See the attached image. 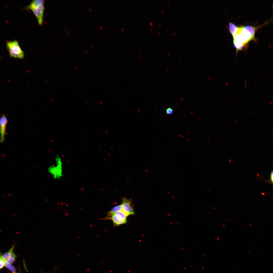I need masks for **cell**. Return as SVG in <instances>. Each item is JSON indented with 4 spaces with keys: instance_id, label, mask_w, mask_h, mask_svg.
<instances>
[{
    "instance_id": "obj_1",
    "label": "cell",
    "mask_w": 273,
    "mask_h": 273,
    "mask_svg": "<svg viewBox=\"0 0 273 273\" xmlns=\"http://www.w3.org/2000/svg\"><path fill=\"white\" fill-rule=\"evenodd\" d=\"M257 27L250 26L239 27L233 37V44L237 52L242 50L245 44L252 40H255V31Z\"/></svg>"
},
{
    "instance_id": "obj_2",
    "label": "cell",
    "mask_w": 273,
    "mask_h": 273,
    "mask_svg": "<svg viewBox=\"0 0 273 273\" xmlns=\"http://www.w3.org/2000/svg\"><path fill=\"white\" fill-rule=\"evenodd\" d=\"M47 172L54 180H59L63 178L64 174L63 162L59 155H56L54 162L48 166Z\"/></svg>"
},
{
    "instance_id": "obj_3",
    "label": "cell",
    "mask_w": 273,
    "mask_h": 273,
    "mask_svg": "<svg viewBox=\"0 0 273 273\" xmlns=\"http://www.w3.org/2000/svg\"><path fill=\"white\" fill-rule=\"evenodd\" d=\"M44 3V0H33L26 7L27 10L32 11L40 26L42 25L43 22Z\"/></svg>"
},
{
    "instance_id": "obj_4",
    "label": "cell",
    "mask_w": 273,
    "mask_h": 273,
    "mask_svg": "<svg viewBox=\"0 0 273 273\" xmlns=\"http://www.w3.org/2000/svg\"><path fill=\"white\" fill-rule=\"evenodd\" d=\"M6 48L11 57L20 59L24 58V53L21 48L18 41L17 39L7 41Z\"/></svg>"
},
{
    "instance_id": "obj_5",
    "label": "cell",
    "mask_w": 273,
    "mask_h": 273,
    "mask_svg": "<svg viewBox=\"0 0 273 273\" xmlns=\"http://www.w3.org/2000/svg\"><path fill=\"white\" fill-rule=\"evenodd\" d=\"M128 216L123 211L121 210L117 212L110 217L99 219L111 220L113 223L114 226H116L127 223V218Z\"/></svg>"
},
{
    "instance_id": "obj_6",
    "label": "cell",
    "mask_w": 273,
    "mask_h": 273,
    "mask_svg": "<svg viewBox=\"0 0 273 273\" xmlns=\"http://www.w3.org/2000/svg\"><path fill=\"white\" fill-rule=\"evenodd\" d=\"M121 205L122 211L128 216L134 214V212L131 198L123 197Z\"/></svg>"
},
{
    "instance_id": "obj_7",
    "label": "cell",
    "mask_w": 273,
    "mask_h": 273,
    "mask_svg": "<svg viewBox=\"0 0 273 273\" xmlns=\"http://www.w3.org/2000/svg\"><path fill=\"white\" fill-rule=\"evenodd\" d=\"M8 122L6 116L4 114L1 116L0 120V142L3 143L5 140L6 133V127Z\"/></svg>"
},
{
    "instance_id": "obj_8",
    "label": "cell",
    "mask_w": 273,
    "mask_h": 273,
    "mask_svg": "<svg viewBox=\"0 0 273 273\" xmlns=\"http://www.w3.org/2000/svg\"><path fill=\"white\" fill-rule=\"evenodd\" d=\"M14 245H13L9 251L6 252L2 255L3 258L6 261L12 264L15 261L16 256L13 252Z\"/></svg>"
},
{
    "instance_id": "obj_9",
    "label": "cell",
    "mask_w": 273,
    "mask_h": 273,
    "mask_svg": "<svg viewBox=\"0 0 273 273\" xmlns=\"http://www.w3.org/2000/svg\"><path fill=\"white\" fill-rule=\"evenodd\" d=\"M122 210V208L121 204L116 206L112 208L110 211L107 213L106 217H110L114 214L117 212Z\"/></svg>"
},
{
    "instance_id": "obj_10",
    "label": "cell",
    "mask_w": 273,
    "mask_h": 273,
    "mask_svg": "<svg viewBox=\"0 0 273 273\" xmlns=\"http://www.w3.org/2000/svg\"><path fill=\"white\" fill-rule=\"evenodd\" d=\"M229 25L230 32L233 37L238 30L239 27L231 22H229Z\"/></svg>"
},
{
    "instance_id": "obj_11",
    "label": "cell",
    "mask_w": 273,
    "mask_h": 273,
    "mask_svg": "<svg viewBox=\"0 0 273 273\" xmlns=\"http://www.w3.org/2000/svg\"><path fill=\"white\" fill-rule=\"evenodd\" d=\"M11 264L6 261L5 266L7 269L12 272V273L16 272V268L14 266L12 265Z\"/></svg>"
},
{
    "instance_id": "obj_12",
    "label": "cell",
    "mask_w": 273,
    "mask_h": 273,
    "mask_svg": "<svg viewBox=\"0 0 273 273\" xmlns=\"http://www.w3.org/2000/svg\"><path fill=\"white\" fill-rule=\"evenodd\" d=\"M6 261L3 259L1 255L0 257V268L2 269L5 266Z\"/></svg>"
},
{
    "instance_id": "obj_13",
    "label": "cell",
    "mask_w": 273,
    "mask_h": 273,
    "mask_svg": "<svg viewBox=\"0 0 273 273\" xmlns=\"http://www.w3.org/2000/svg\"><path fill=\"white\" fill-rule=\"evenodd\" d=\"M166 112L168 115H171L173 113V110L171 108L169 107L167 109Z\"/></svg>"
},
{
    "instance_id": "obj_14",
    "label": "cell",
    "mask_w": 273,
    "mask_h": 273,
    "mask_svg": "<svg viewBox=\"0 0 273 273\" xmlns=\"http://www.w3.org/2000/svg\"><path fill=\"white\" fill-rule=\"evenodd\" d=\"M271 181L273 183V171L271 172Z\"/></svg>"
},
{
    "instance_id": "obj_15",
    "label": "cell",
    "mask_w": 273,
    "mask_h": 273,
    "mask_svg": "<svg viewBox=\"0 0 273 273\" xmlns=\"http://www.w3.org/2000/svg\"><path fill=\"white\" fill-rule=\"evenodd\" d=\"M149 23H150V25L151 26V27H152V26H153V24H152V22H150Z\"/></svg>"
},
{
    "instance_id": "obj_16",
    "label": "cell",
    "mask_w": 273,
    "mask_h": 273,
    "mask_svg": "<svg viewBox=\"0 0 273 273\" xmlns=\"http://www.w3.org/2000/svg\"><path fill=\"white\" fill-rule=\"evenodd\" d=\"M158 26L160 28H161V27L160 25L159 24H158Z\"/></svg>"
},
{
    "instance_id": "obj_17",
    "label": "cell",
    "mask_w": 273,
    "mask_h": 273,
    "mask_svg": "<svg viewBox=\"0 0 273 273\" xmlns=\"http://www.w3.org/2000/svg\"><path fill=\"white\" fill-rule=\"evenodd\" d=\"M65 32H66V33H67V34H69V32H68V31H66V30H65Z\"/></svg>"
},
{
    "instance_id": "obj_18",
    "label": "cell",
    "mask_w": 273,
    "mask_h": 273,
    "mask_svg": "<svg viewBox=\"0 0 273 273\" xmlns=\"http://www.w3.org/2000/svg\"><path fill=\"white\" fill-rule=\"evenodd\" d=\"M21 273V272H20V271H19V272H13V273Z\"/></svg>"
},
{
    "instance_id": "obj_19",
    "label": "cell",
    "mask_w": 273,
    "mask_h": 273,
    "mask_svg": "<svg viewBox=\"0 0 273 273\" xmlns=\"http://www.w3.org/2000/svg\"><path fill=\"white\" fill-rule=\"evenodd\" d=\"M85 52H86V53H88V52H87V50H85Z\"/></svg>"
},
{
    "instance_id": "obj_20",
    "label": "cell",
    "mask_w": 273,
    "mask_h": 273,
    "mask_svg": "<svg viewBox=\"0 0 273 273\" xmlns=\"http://www.w3.org/2000/svg\"><path fill=\"white\" fill-rule=\"evenodd\" d=\"M89 11H90V12H92V10H91V9H89Z\"/></svg>"
},
{
    "instance_id": "obj_21",
    "label": "cell",
    "mask_w": 273,
    "mask_h": 273,
    "mask_svg": "<svg viewBox=\"0 0 273 273\" xmlns=\"http://www.w3.org/2000/svg\"><path fill=\"white\" fill-rule=\"evenodd\" d=\"M158 34L159 35H160V36H161V34H160V33L159 32H158Z\"/></svg>"
},
{
    "instance_id": "obj_22",
    "label": "cell",
    "mask_w": 273,
    "mask_h": 273,
    "mask_svg": "<svg viewBox=\"0 0 273 273\" xmlns=\"http://www.w3.org/2000/svg\"><path fill=\"white\" fill-rule=\"evenodd\" d=\"M100 28L102 30H103V29H102V27H101V26H100Z\"/></svg>"
},
{
    "instance_id": "obj_23",
    "label": "cell",
    "mask_w": 273,
    "mask_h": 273,
    "mask_svg": "<svg viewBox=\"0 0 273 273\" xmlns=\"http://www.w3.org/2000/svg\"><path fill=\"white\" fill-rule=\"evenodd\" d=\"M161 12H162V13H163V14H164V12H163V10H161Z\"/></svg>"
},
{
    "instance_id": "obj_24",
    "label": "cell",
    "mask_w": 273,
    "mask_h": 273,
    "mask_svg": "<svg viewBox=\"0 0 273 273\" xmlns=\"http://www.w3.org/2000/svg\"><path fill=\"white\" fill-rule=\"evenodd\" d=\"M90 46H91V47H92V48H93V46L92 44H90Z\"/></svg>"
},
{
    "instance_id": "obj_25",
    "label": "cell",
    "mask_w": 273,
    "mask_h": 273,
    "mask_svg": "<svg viewBox=\"0 0 273 273\" xmlns=\"http://www.w3.org/2000/svg\"><path fill=\"white\" fill-rule=\"evenodd\" d=\"M150 30L152 32V29H150Z\"/></svg>"
},
{
    "instance_id": "obj_26",
    "label": "cell",
    "mask_w": 273,
    "mask_h": 273,
    "mask_svg": "<svg viewBox=\"0 0 273 273\" xmlns=\"http://www.w3.org/2000/svg\"><path fill=\"white\" fill-rule=\"evenodd\" d=\"M121 29L123 31H124V30H123V29H122V28H121Z\"/></svg>"
},
{
    "instance_id": "obj_27",
    "label": "cell",
    "mask_w": 273,
    "mask_h": 273,
    "mask_svg": "<svg viewBox=\"0 0 273 273\" xmlns=\"http://www.w3.org/2000/svg\"><path fill=\"white\" fill-rule=\"evenodd\" d=\"M166 30H167V31H168V30L167 29V28H166Z\"/></svg>"
},
{
    "instance_id": "obj_28",
    "label": "cell",
    "mask_w": 273,
    "mask_h": 273,
    "mask_svg": "<svg viewBox=\"0 0 273 273\" xmlns=\"http://www.w3.org/2000/svg\"><path fill=\"white\" fill-rule=\"evenodd\" d=\"M75 68H76V69H77V70H78V68H77L76 67H75Z\"/></svg>"
},
{
    "instance_id": "obj_29",
    "label": "cell",
    "mask_w": 273,
    "mask_h": 273,
    "mask_svg": "<svg viewBox=\"0 0 273 273\" xmlns=\"http://www.w3.org/2000/svg\"><path fill=\"white\" fill-rule=\"evenodd\" d=\"M167 1L168 2H170L169 1V0H167Z\"/></svg>"
},
{
    "instance_id": "obj_30",
    "label": "cell",
    "mask_w": 273,
    "mask_h": 273,
    "mask_svg": "<svg viewBox=\"0 0 273 273\" xmlns=\"http://www.w3.org/2000/svg\"><path fill=\"white\" fill-rule=\"evenodd\" d=\"M100 33H101V35H102V33H101V32H100Z\"/></svg>"
},
{
    "instance_id": "obj_31",
    "label": "cell",
    "mask_w": 273,
    "mask_h": 273,
    "mask_svg": "<svg viewBox=\"0 0 273 273\" xmlns=\"http://www.w3.org/2000/svg\"><path fill=\"white\" fill-rule=\"evenodd\" d=\"M173 34H174V35H175L174 33H173Z\"/></svg>"
},
{
    "instance_id": "obj_32",
    "label": "cell",
    "mask_w": 273,
    "mask_h": 273,
    "mask_svg": "<svg viewBox=\"0 0 273 273\" xmlns=\"http://www.w3.org/2000/svg\"><path fill=\"white\" fill-rule=\"evenodd\" d=\"M90 1H91V2H92V0H90Z\"/></svg>"
},
{
    "instance_id": "obj_33",
    "label": "cell",
    "mask_w": 273,
    "mask_h": 273,
    "mask_svg": "<svg viewBox=\"0 0 273 273\" xmlns=\"http://www.w3.org/2000/svg\"></svg>"
}]
</instances>
